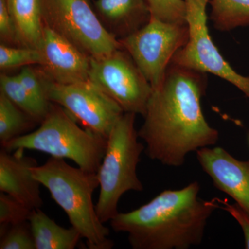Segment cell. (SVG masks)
Returning <instances> with one entry per match:
<instances>
[{
  "label": "cell",
  "mask_w": 249,
  "mask_h": 249,
  "mask_svg": "<svg viewBox=\"0 0 249 249\" xmlns=\"http://www.w3.org/2000/svg\"><path fill=\"white\" fill-rule=\"evenodd\" d=\"M205 79L204 73L170 62L161 84L152 91L138 131L150 160L180 167L191 152L217 143L219 132L201 109Z\"/></svg>",
  "instance_id": "1"
},
{
  "label": "cell",
  "mask_w": 249,
  "mask_h": 249,
  "mask_svg": "<svg viewBox=\"0 0 249 249\" xmlns=\"http://www.w3.org/2000/svg\"><path fill=\"white\" fill-rule=\"evenodd\" d=\"M200 185L193 181L179 190H166L146 204L110 220L111 229L125 232L133 249H188L204 239L213 201L199 199Z\"/></svg>",
  "instance_id": "2"
},
{
  "label": "cell",
  "mask_w": 249,
  "mask_h": 249,
  "mask_svg": "<svg viewBox=\"0 0 249 249\" xmlns=\"http://www.w3.org/2000/svg\"><path fill=\"white\" fill-rule=\"evenodd\" d=\"M34 178L45 187L66 213L71 226L86 240L89 249H111L109 229L101 222L93 202L99 186L97 173L71 166L64 159L52 157L31 169Z\"/></svg>",
  "instance_id": "3"
},
{
  "label": "cell",
  "mask_w": 249,
  "mask_h": 249,
  "mask_svg": "<svg viewBox=\"0 0 249 249\" xmlns=\"http://www.w3.org/2000/svg\"><path fill=\"white\" fill-rule=\"evenodd\" d=\"M107 139L88 129L61 106L52 103L40 127L1 145L8 151L36 150L56 158L73 160L78 167L97 173L103 160Z\"/></svg>",
  "instance_id": "4"
},
{
  "label": "cell",
  "mask_w": 249,
  "mask_h": 249,
  "mask_svg": "<svg viewBox=\"0 0 249 249\" xmlns=\"http://www.w3.org/2000/svg\"><path fill=\"white\" fill-rule=\"evenodd\" d=\"M136 115L124 112L115 124L97 172L100 193L96 209L104 224L119 213L118 205L124 193L144 189L137 175V166L145 146L139 142L138 131L134 127Z\"/></svg>",
  "instance_id": "5"
},
{
  "label": "cell",
  "mask_w": 249,
  "mask_h": 249,
  "mask_svg": "<svg viewBox=\"0 0 249 249\" xmlns=\"http://www.w3.org/2000/svg\"><path fill=\"white\" fill-rule=\"evenodd\" d=\"M44 24L90 58H101L123 49L105 27L88 0H41Z\"/></svg>",
  "instance_id": "6"
},
{
  "label": "cell",
  "mask_w": 249,
  "mask_h": 249,
  "mask_svg": "<svg viewBox=\"0 0 249 249\" xmlns=\"http://www.w3.org/2000/svg\"><path fill=\"white\" fill-rule=\"evenodd\" d=\"M188 38V24L151 17L143 27L119 41L154 89L161 84L174 55Z\"/></svg>",
  "instance_id": "7"
},
{
  "label": "cell",
  "mask_w": 249,
  "mask_h": 249,
  "mask_svg": "<svg viewBox=\"0 0 249 249\" xmlns=\"http://www.w3.org/2000/svg\"><path fill=\"white\" fill-rule=\"evenodd\" d=\"M189 38L172 59L178 66L210 73L227 80L249 98V77L236 72L219 53L207 27L206 7L211 0H184Z\"/></svg>",
  "instance_id": "8"
},
{
  "label": "cell",
  "mask_w": 249,
  "mask_h": 249,
  "mask_svg": "<svg viewBox=\"0 0 249 249\" xmlns=\"http://www.w3.org/2000/svg\"><path fill=\"white\" fill-rule=\"evenodd\" d=\"M89 80L124 112L145 115L153 88L124 49L90 58Z\"/></svg>",
  "instance_id": "9"
},
{
  "label": "cell",
  "mask_w": 249,
  "mask_h": 249,
  "mask_svg": "<svg viewBox=\"0 0 249 249\" xmlns=\"http://www.w3.org/2000/svg\"><path fill=\"white\" fill-rule=\"evenodd\" d=\"M39 71L50 102L63 107L85 128L108 138L124 113L118 103L89 80L58 84Z\"/></svg>",
  "instance_id": "10"
},
{
  "label": "cell",
  "mask_w": 249,
  "mask_h": 249,
  "mask_svg": "<svg viewBox=\"0 0 249 249\" xmlns=\"http://www.w3.org/2000/svg\"><path fill=\"white\" fill-rule=\"evenodd\" d=\"M37 50L42 58L40 71L54 83L68 85L89 80V57L47 26Z\"/></svg>",
  "instance_id": "11"
},
{
  "label": "cell",
  "mask_w": 249,
  "mask_h": 249,
  "mask_svg": "<svg viewBox=\"0 0 249 249\" xmlns=\"http://www.w3.org/2000/svg\"><path fill=\"white\" fill-rule=\"evenodd\" d=\"M196 155L214 186L232 197L249 217V160H237L220 147H203Z\"/></svg>",
  "instance_id": "12"
},
{
  "label": "cell",
  "mask_w": 249,
  "mask_h": 249,
  "mask_svg": "<svg viewBox=\"0 0 249 249\" xmlns=\"http://www.w3.org/2000/svg\"><path fill=\"white\" fill-rule=\"evenodd\" d=\"M18 149L8 151L1 147L0 151V191L34 210L43 204L40 183L36 179L31 169L37 165V160Z\"/></svg>",
  "instance_id": "13"
},
{
  "label": "cell",
  "mask_w": 249,
  "mask_h": 249,
  "mask_svg": "<svg viewBox=\"0 0 249 249\" xmlns=\"http://www.w3.org/2000/svg\"><path fill=\"white\" fill-rule=\"evenodd\" d=\"M93 4L101 22L121 38L139 30L151 18L145 0H96Z\"/></svg>",
  "instance_id": "14"
},
{
  "label": "cell",
  "mask_w": 249,
  "mask_h": 249,
  "mask_svg": "<svg viewBox=\"0 0 249 249\" xmlns=\"http://www.w3.org/2000/svg\"><path fill=\"white\" fill-rule=\"evenodd\" d=\"M19 47L37 49L44 24L41 0H6Z\"/></svg>",
  "instance_id": "15"
},
{
  "label": "cell",
  "mask_w": 249,
  "mask_h": 249,
  "mask_svg": "<svg viewBox=\"0 0 249 249\" xmlns=\"http://www.w3.org/2000/svg\"><path fill=\"white\" fill-rule=\"evenodd\" d=\"M29 222L36 249H74L82 238L74 227H60L40 209L32 211Z\"/></svg>",
  "instance_id": "16"
},
{
  "label": "cell",
  "mask_w": 249,
  "mask_h": 249,
  "mask_svg": "<svg viewBox=\"0 0 249 249\" xmlns=\"http://www.w3.org/2000/svg\"><path fill=\"white\" fill-rule=\"evenodd\" d=\"M4 93H0V142L1 145L29 133L37 124Z\"/></svg>",
  "instance_id": "17"
},
{
  "label": "cell",
  "mask_w": 249,
  "mask_h": 249,
  "mask_svg": "<svg viewBox=\"0 0 249 249\" xmlns=\"http://www.w3.org/2000/svg\"><path fill=\"white\" fill-rule=\"evenodd\" d=\"M211 19L219 31L249 26V0H211Z\"/></svg>",
  "instance_id": "18"
},
{
  "label": "cell",
  "mask_w": 249,
  "mask_h": 249,
  "mask_svg": "<svg viewBox=\"0 0 249 249\" xmlns=\"http://www.w3.org/2000/svg\"><path fill=\"white\" fill-rule=\"evenodd\" d=\"M0 89L1 93H4L18 107L37 123L40 124L48 114L51 106L47 107L39 103L23 86L17 76L1 74Z\"/></svg>",
  "instance_id": "19"
},
{
  "label": "cell",
  "mask_w": 249,
  "mask_h": 249,
  "mask_svg": "<svg viewBox=\"0 0 249 249\" xmlns=\"http://www.w3.org/2000/svg\"><path fill=\"white\" fill-rule=\"evenodd\" d=\"M42 58L37 49L29 47L0 45V68L11 70L17 67H24L41 64Z\"/></svg>",
  "instance_id": "20"
},
{
  "label": "cell",
  "mask_w": 249,
  "mask_h": 249,
  "mask_svg": "<svg viewBox=\"0 0 249 249\" xmlns=\"http://www.w3.org/2000/svg\"><path fill=\"white\" fill-rule=\"evenodd\" d=\"M1 249H36L29 221L13 225H1Z\"/></svg>",
  "instance_id": "21"
},
{
  "label": "cell",
  "mask_w": 249,
  "mask_h": 249,
  "mask_svg": "<svg viewBox=\"0 0 249 249\" xmlns=\"http://www.w3.org/2000/svg\"><path fill=\"white\" fill-rule=\"evenodd\" d=\"M151 17L162 22L187 24L184 0H145Z\"/></svg>",
  "instance_id": "22"
},
{
  "label": "cell",
  "mask_w": 249,
  "mask_h": 249,
  "mask_svg": "<svg viewBox=\"0 0 249 249\" xmlns=\"http://www.w3.org/2000/svg\"><path fill=\"white\" fill-rule=\"evenodd\" d=\"M34 210L12 196L0 193V224L13 225L29 221Z\"/></svg>",
  "instance_id": "23"
},
{
  "label": "cell",
  "mask_w": 249,
  "mask_h": 249,
  "mask_svg": "<svg viewBox=\"0 0 249 249\" xmlns=\"http://www.w3.org/2000/svg\"><path fill=\"white\" fill-rule=\"evenodd\" d=\"M16 76L26 89L39 103L50 107L52 103L47 97L43 79L39 70L36 71L29 66L24 67Z\"/></svg>",
  "instance_id": "24"
},
{
  "label": "cell",
  "mask_w": 249,
  "mask_h": 249,
  "mask_svg": "<svg viewBox=\"0 0 249 249\" xmlns=\"http://www.w3.org/2000/svg\"><path fill=\"white\" fill-rule=\"evenodd\" d=\"M217 209H221L227 211L240 224L244 235H245V248L249 249V217L237 204H231L227 199L222 200L219 198L213 199Z\"/></svg>",
  "instance_id": "25"
},
{
  "label": "cell",
  "mask_w": 249,
  "mask_h": 249,
  "mask_svg": "<svg viewBox=\"0 0 249 249\" xmlns=\"http://www.w3.org/2000/svg\"><path fill=\"white\" fill-rule=\"evenodd\" d=\"M0 37L4 45L18 46L6 0H0Z\"/></svg>",
  "instance_id": "26"
},
{
  "label": "cell",
  "mask_w": 249,
  "mask_h": 249,
  "mask_svg": "<svg viewBox=\"0 0 249 249\" xmlns=\"http://www.w3.org/2000/svg\"><path fill=\"white\" fill-rule=\"evenodd\" d=\"M88 1H89V0H88Z\"/></svg>",
  "instance_id": "27"
}]
</instances>
